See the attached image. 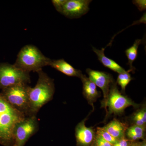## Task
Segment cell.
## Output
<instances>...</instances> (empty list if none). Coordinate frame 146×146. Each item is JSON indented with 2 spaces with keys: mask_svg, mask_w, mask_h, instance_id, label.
<instances>
[{
  "mask_svg": "<svg viewBox=\"0 0 146 146\" xmlns=\"http://www.w3.org/2000/svg\"><path fill=\"white\" fill-rule=\"evenodd\" d=\"M138 146H146V140H144L142 142L138 143Z\"/></svg>",
  "mask_w": 146,
  "mask_h": 146,
  "instance_id": "603a6c76",
  "label": "cell"
},
{
  "mask_svg": "<svg viewBox=\"0 0 146 146\" xmlns=\"http://www.w3.org/2000/svg\"><path fill=\"white\" fill-rule=\"evenodd\" d=\"M145 0H135L133 1V4L137 6L140 11L145 10L146 8Z\"/></svg>",
  "mask_w": 146,
  "mask_h": 146,
  "instance_id": "44dd1931",
  "label": "cell"
},
{
  "mask_svg": "<svg viewBox=\"0 0 146 146\" xmlns=\"http://www.w3.org/2000/svg\"><path fill=\"white\" fill-rule=\"evenodd\" d=\"M91 1L89 0H67L61 13L69 18H80L88 12Z\"/></svg>",
  "mask_w": 146,
  "mask_h": 146,
  "instance_id": "ba28073f",
  "label": "cell"
},
{
  "mask_svg": "<svg viewBox=\"0 0 146 146\" xmlns=\"http://www.w3.org/2000/svg\"><path fill=\"white\" fill-rule=\"evenodd\" d=\"M142 41L141 39H136L133 45L125 51L126 56L128 61L127 64L130 67L129 70L131 72H134L135 71V68L133 67L132 64L137 58L138 47L142 43Z\"/></svg>",
  "mask_w": 146,
  "mask_h": 146,
  "instance_id": "9a60e30c",
  "label": "cell"
},
{
  "mask_svg": "<svg viewBox=\"0 0 146 146\" xmlns=\"http://www.w3.org/2000/svg\"><path fill=\"white\" fill-rule=\"evenodd\" d=\"M51 59L45 56L41 51L32 45H27L21 49L13 65L25 72H37L49 66Z\"/></svg>",
  "mask_w": 146,
  "mask_h": 146,
  "instance_id": "3957f363",
  "label": "cell"
},
{
  "mask_svg": "<svg viewBox=\"0 0 146 146\" xmlns=\"http://www.w3.org/2000/svg\"><path fill=\"white\" fill-rule=\"evenodd\" d=\"M96 134L102 137L104 140L113 145L117 143L119 140L111 136L103 127H98L97 129Z\"/></svg>",
  "mask_w": 146,
  "mask_h": 146,
  "instance_id": "ac0fdd59",
  "label": "cell"
},
{
  "mask_svg": "<svg viewBox=\"0 0 146 146\" xmlns=\"http://www.w3.org/2000/svg\"><path fill=\"white\" fill-rule=\"evenodd\" d=\"M145 132V127L134 125L127 128L126 131L127 136L129 140L135 141L144 138Z\"/></svg>",
  "mask_w": 146,
  "mask_h": 146,
  "instance_id": "2e32d148",
  "label": "cell"
},
{
  "mask_svg": "<svg viewBox=\"0 0 146 146\" xmlns=\"http://www.w3.org/2000/svg\"><path fill=\"white\" fill-rule=\"evenodd\" d=\"M130 70L126 71L125 72L119 74L117 79V82L121 87L122 91L125 92L126 87L130 81L132 80V78L129 74Z\"/></svg>",
  "mask_w": 146,
  "mask_h": 146,
  "instance_id": "e0dca14e",
  "label": "cell"
},
{
  "mask_svg": "<svg viewBox=\"0 0 146 146\" xmlns=\"http://www.w3.org/2000/svg\"><path fill=\"white\" fill-rule=\"evenodd\" d=\"M39 129L36 116L26 117L18 123L14 131V143L12 146H24Z\"/></svg>",
  "mask_w": 146,
  "mask_h": 146,
  "instance_id": "8992f818",
  "label": "cell"
},
{
  "mask_svg": "<svg viewBox=\"0 0 146 146\" xmlns=\"http://www.w3.org/2000/svg\"><path fill=\"white\" fill-rule=\"evenodd\" d=\"M104 106L108 107L110 114H121L129 106L137 107L138 105L132 100L123 96L118 90L116 84H112L110 86L107 100L103 103Z\"/></svg>",
  "mask_w": 146,
  "mask_h": 146,
  "instance_id": "52a82bcc",
  "label": "cell"
},
{
  "mask_svg": "<svg viewBox=\"0 0 146 146\" xmlns=\"http://www.w3.org/2000/svg\"><path fill=\"white\" fill-rule=\"evenodd\" d=\"M67 0H52V2L56 9L61 13L64 5Z\"/></svg>",
  "mask_w": 146,
  "mask_h": 146,
  "instance_id": "ffe728a7",
  "label": "cell"
},
{
  "mask_svg": "<svg viewBox=\"0 0 146 146\" xmlns=\"http://www.w3.org/2000/svg\"><path fill=\"white\" fill-rule=\"evenodd\" d=\"M130 146H138V143H133L131 144Z\"/></svg>",
  "mask_w": 146,
  "mask_h": 146,
  "instance_id": "cb8c5ba5",
  "label": "cell"
},
{
  "mask_svg": "<svg viewBox=\"0 0 146 146\" xmlns=\"http://www.w3.org/2000/svg\"><path fill=\"white\" fill-rule=\"evenodd\" d=\"M29 73L19 69L14 65L0 64V89L17 85L30 83Z\"/></svg>",
  "mask_w": 146,
  "mask_h": 146,
  "instance_id": "5b68a950",
  "label": "cell"
},
{
  "mask_svg": "<svg viewBox=\"0 0 146 146\" xmlns=\"http://www.w3.org/2000/svg\"><path fill=\"white\" fill-rule=\"evenodd\" d=\"M49 66L69 76L80 78L82 75L81 71L76 70L63 59L51 60Z\"/></svg>",
  "mask_w": 146,
  "mask_h": 146,
  "instance_id": "8fae6325",
  "label": "cell"
},
{
  "mask_svg": "<svg viewBox=\"0 0 146 146\" xmlns=\"http://www.w3.org/2000/svg\"><path fill=\"white\" fill-rule=\"evenodd\" d=\"M30 86L21 84L2 90L3 97L12 107L25 115L30 116L29 92Z\"/></svg>",
  "mask_w": 146,
  "mask_h": 146,
  "instance_id": "277c9868",
  "label": "cell"
},
{
  "mask_svg": "<svg viewBox=\"0 0 146 146\" xmlns=\"http://www.w3.org/2000/svg\"><path fill=\"white\" fill-rule=\"evenodd\" d=\"M93 50L96 54L98 60L106 68L110 69L111 70L118 73L122 74L125 72L126 71L119 65L116 63L114 60L110 59L106 56L104 54L105 48H102L101 50H98L93 47Z\"/></svg>",
  "mask_w": 146,
  "mask_h": 146,
  "instance_id": "4fadbf2b",
  "label": "cell"
},
{
  "mask_svg": "<svg viewBox=\"0 0 146 146\" xmlns=\"http://www.w3.org/2000/svg\"><path fill=\"white\" fill-rule=\"evenodd\" d=\"M85 121H82L76 127L75 136L78 146H91L95 140V131L93 129L86 126Z\"/></svg>",
  "mask_w": 146,
  "mask_h": 146,
  "instance_id": "30bf717a",
  "label": "cell"
},
{
  "mask_svg": "<svg viewBox=\"0 0 146 146\" xmlns=\"http://www.w3.org/2000/svg\"><path fill=\"white\" fill-rule=\"evenodd\" d=\"M37 73L39 78L36 84L29 89L30 116H36L40 109L52 99L55 91L53 80L42 70Z\"/></svg>",
  "mask_w": 146,
  "mask_h": 146,
  "instance_id": "7a4b0ae2",
  "label": "cell"
},
{
  "mask_svg": "<svg viewBox=\"0 0 146 146\" xmlns=\"http://www.w3.org/2000/svg\"><path fill=\"white\" fill-rule=\"evenodd\" d=\"M94 142L95 143V146H113L104 140L101 136L97 134L95 136Z\"/></svg>",
  "mask_w": 146,
  "mask_h": 146,
  "instance_id": "d6986e66",
  "label": "cell"
},
{
  "mask_svg": "<svg viewBox=\"0 0 146 146\" xmlns=\"http://www.w3.org/2000/svg\"><path fill=\"white\" fill-rule=\"evenodd\" d=\"M111 136L120 140L125 138L127 128L125 124L115 119L103 127Z\"/></svg>",
  "mask_w": 146,
  "mask_h": 146,
  "instance_id": "5bb4252c",
  "label": "cell"
},
{
  "mask_svg": "<svg viewBox=\"0 0 146 146\" xmlns=\"http://www.w3.org/2000/svg\"><path fill=\"white\" fill-rule=\"evenodd\" d=\"M25 115L12 107L0 93V144L12 146L14 143V131L18 123Z\"/></svg>",
  "mask_w": 146,
  "mask_h": 146,
  "instance_id": "6da1fadb",
  "label": "cell"
},
{
  "mask_svg": "<svg viewBox=\"0 0 146 146\" xmlns=\"http://www.w3.org/2000/svg\"><path fill=\"white\" fill-rule=\"evenodd\" d=\"M131 144L130 140L124 138L119 140L117 143L113 146H130Z\"/></svg>",
  "mask_w": 146,
  "mask_h": 146,
  "instance_id": "7402d4cb",
  "label": "cell"
},
{
  "mask_svg": "<svg viewBox=\"0 0 146 146\" xmlns=\"http://www.w3.org/2000/svg\"><path fill=\"white\" fill-rule=\"evenodd\" d=\"M86 72L89 76V79L96 86H98L102 91L104 97V102L107 100L110 91V87L114 80L110 74L101 71L86 69Z\"/></svg>",
  "mask_w": 146,
  "mask_h": 146,
  "instance_id": "9c48e42d",
  "label": "cell"
},
{
  "mask_svg": "<svg viewBox=\"0 0 146 146\" xmlns=\"http://www.w3.org/2000/svg\"><path fill=\"white\" fill-rule=\"evenodd\" d=\"M83 84V94L89 104L93 103L100 97V93L97 90V86L89 78L82 74L80 78Z\"/></svg>",
  "mask_w": 146,
  "mask_h": 146,
  "instance_id": "7c38bea8",
  "label": "cell"
}]
</instances>
